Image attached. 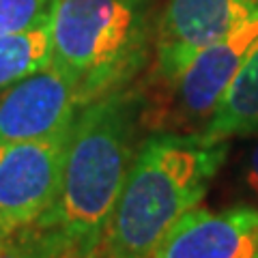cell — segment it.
I'll use <instances>...</instances> for the list:
<instances>
[{
    "mask_svg": "<svg viewBox=\"0 0 258 258\" xmlns=\"http://www.w3.org/2000/svg\"><path fill=\"white\" fill-rule=\"evenodd\" d=\"M144 91L114 88L95 97L71 125L60 189L52 209L32 224L58 258H101L108 226L136 157Z\"/></svg>",
    "mask_w": 258,
    "mask_h": 258,
    "instance_id": "1",
    "label": "cell"
},
{
    "mask_svg": "<svg viewBox=\"0 0 258 258\" xmlns=\"http://www.w3.org/2000/svg\"><path fill=\"white\" fill-rule=\"evenodd\" d=\"M228 142L203 134L155 132L136 151L108 226L106 258H151L172 224L205 198Z\"/></svg>",
    "mask_w": 258,
    "mask_h": 258,
    "instance_id": "2",
    "label": "cell"
},
{
    "mask_svg": "<svg viewBox=\"0 0 258 258\" xmlns=\"http://www.w3.org/2000/svg\"><path fill=\"white\" fill-rule=\"evenodd\" d=\"M149 0H56L52 64L82 84L91 101L129 84L149 52Z\"/></svg>",
    "mask_w": 258,
    "mask_h": 258,
    "instance_id": "3",
    "label": "cell"
},
{
    "mask_svg": "<svg viewBox=\"0 0 258 258\" xmlns=\"http://www.w3.org/2000/svg\"><path fill=\"white\" fill-rule=\"evenodd\" d=\"M258 41V20L209 43L164 84L144 91L142 125L155 132L203 134Z\"/></svg>",
    "mask_w": 258,
    "mask_h": 258,
    "instance_id": "4",
    "label": "cell"
},
{
    "mask_svg": "<svg viewBox=\"0 0 258 258\" xmlns=\"http://www.w3.org/2000/svg\"><path fill=\"white\" fill-rule=\"evenodd\" d=\"M71 127L41 140L0 144V220L13 230L32 226L60 189Z\"/></svg>",
    "mask_w": 258,
    "mask_h": 258,
    "instance_id": "5",
    "label": "cell"
},
{
    "mask_svg": "<svg viewBox=\"0 0 258 258\" xmlns=\"http://www.w3.org/2000/svg\"><path fill=\"white\" fill-rule=\"evenodd\" d=\"M258 20V0H168L155 28L151 84L172 80L209 43Z\"/></svg>",
    "mask_w": 258,
    "mask_h": 258,
    "instance_id": "6",
    "label": "cell"
},
{
    "mask_svg": "<svg viewBox=\"0 0 258 258\" xmlns=\"http://www.w3.org/2000/svg\"><path fill=\"white\" fill-rule=\"evenodd\" d=\"M86 103L82 84L50 62L0 91V144L64 132Z\"/></svg>",
    "mask_w": 258,
    "mask_h": 258,
    "instance_id": "7",
    "label": "cell"
},
{
    "mask_svg": "<svg viewBox=\"0 0 258 258\" xmlns=\"http://www.w3.org/2000/svg\"><path fill=\"white\" fill-rule=\"evenodd\" d=\"M151 258H258V209H191L172 224Z\"/></svg>",
    "mask_w": 258,
    "mask_h": 258,
    "instance_id": "8",
    "label": "cell"
},
{
    "mask_svg": "<svg viewBox=\"0 0 258 258\" xmlns=\"http://www.w3.org/2000/svg\"><path fill=\"white\" fill-rule=\"evenodd\" d=\"M258 134V41L249 50L239 74L226 91L220 108L203 136L215 142Z\"/></svg>",
    "mask_w": 258,
    "mask_h": 258,
    "instance_id": "9",
    "label": "cell"
},
{
    "mask_svg": "<svg viewBox=\"0 0 258 258\" xmlns=\"http://www.w3.org/2000/svg\"><path fill=\"white\" fill-rule=\"evenodd\" d=\"M52 62L50 22L0 37V91Z\"/></svg>",
    "mask_w": 258,
    "mask_h": 258,
    "instance_id": "10",
    "label": "cell"
},
{
    "mask_svg": "<svg viewBox=\"0 0 258 258\" xmlns=\"http://www.w3.org/2000/svg\"><path fill=\"white\" fill-rule=\"evenodd\" d=\"M56 0H0V37L15 35L52 20Z\"/></svg>",
    "mask_w": 258,
    "mask_h": 258,
    "instance_id": "11",
    "label": "cell"
},
{
    "mask_svg": "<svg viewBox=\"0 0 258 258\" xmlns=\"http://www.w3.org/2000/svg\"><path fill=\"white\" fill-rule=\"evenodd\" d=\"M0 258H58V249L39 228L26 226L0 243Z\"/></svg>",
    "mask_w": 258,
    "mask_h": 258,
    "instance_id": "12",
    "label": "cell"
},
{
    "mask_svg": "<svg viewBox=\"0 0 258 258\" xmlns=\"http://www.w3.org/2000/svg\"><path fill=\"white\" fill-rule=\"evenodd\" d=\"M245 183L249 191L258 196V142L254 144V149L249 151L247 161H245Z\"/></svg>",
    "mask_w": 258,
    "mask_h": 258,
    "instance_id": "13",
    "label": "cell"
},
{
    "mask_svg": "<svg viewBox=\"0 0 258 258\" xmlns=\"http://www.w3.org/2000/svg\"><path fill=\"white\" fill-rule=\"evenodd\" d=\"M9 235H11V230L3 224V220H0V243H3V241H5L7 237H9Z\"/></svg>",
    "mask_w": 258,
    "mask_h": 258,
    "instance_id": "14",
    "label": "cell"
}]
</instances>
